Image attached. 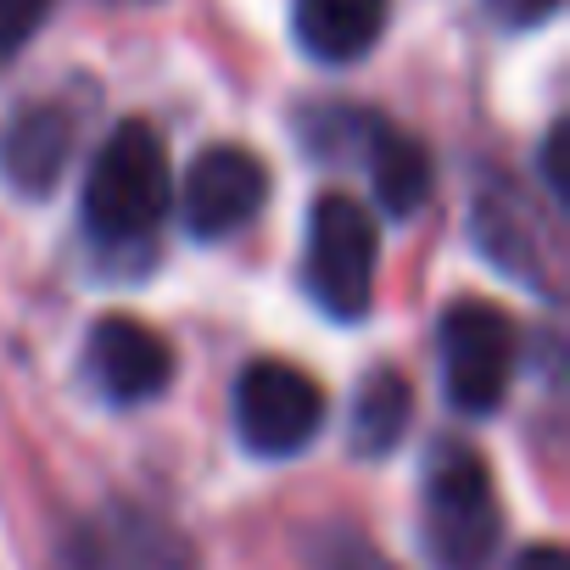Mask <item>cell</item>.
Instances as JSON below:
<instances>
[{
  "label": "cell",
  "mask_w": 570,
  "mask_h": 570,
  "mask_svg": "<svg viewBox=\"0 0 570 570\" xmlns=\"http://www.w3.org/2000/svg\"><path fill=\"white\" fill-rule=\"evenodd\" d=\"M168 151L146 118H124L85 174V229L101 246H135L168 218Z\"/></svg>",
  "instance_id": "6da1fadb"
},
{
  "label": "cell",
  "mask_w": 570,
  "mask_h": 570,
  "mask_svg": "<svg viewBox=\"0 0 570 570\" xmlns=\"http://www.w3.org/2000/svg\"><path fill=\"white\" fill-rule=\"evenodd\" d=\"M498 492L475 448L436 442L420 481V537L436 570H487L498 553Z\"/></svg>",
  "instance_id": "7a4b0ae2"
},
{
  "label": "cell",
  "mask_w": 570,
  "mask_h": 570,
  "mask_svg": "<svg viewBox=\"0 0 570 570\" xmlns=\"http://www.w3.org/2000/svg\"><path fill=\"white\" fill-rule=\"evenodd\" d=\"M375 268H381V235L375 218L353 196H320L308 213V246H303V279L308 297L331 320H364L375 303Z\"/></svg>",
  "instance_id": "3957f363"
},
{
  "label": "cell",
  "mask_w": 570,
  "mask_h": 570,
  "mask_svg": "<svg viewBox=\"0 0 570 570\" xmlns=\"http://www.w3.org/2000/svg\"><path fill=\"white\" fill-rule=\"evenodd\" d=\"M436 347H442V386L448 403L459 414H492L514 381V358H520V331L503 308L492 303H453L436 325Z\"/></svg>",
  "instance_id": "277c9868"
},
{
  "label": "cell",
  "mask_w": 570,
  "mask_h": 570,
  "mask_svg": "<svg viewBox=\"0 0 570 570\" xmlns=\"http://www.w3.org/2000/svg\"><path fill=\"white\" fill-rule=\"evenodd\" d=\"M325 425V392L308 370L285 358H257L235 381V431L257 459H292Z\"/></svg>",
  "instance_id": "5b68a950"
},
{
  "label": "cell",
  "mask_w": 570,
  "mask_h": 570,
  "mask_svg": "<svg viewBox=\"0 0 570 570\" xmlns=\"http://www.w3.org/2000/svg\"><path fill=\"white\" fill-rule=\"evenodd\" d=\"M179 202H185V229L196 240H224V235L246 229L263 213V202H268V163L257 151L235 146V140L207 146L190 163Z\"/></svg>",
  "instance_id": "8992f818"
},
{
  "label": "cell",
  "mask_w": 570,
  "mask_h": 570,
  "mask_svg": "<svg viewBox=\"0 0 570 570\" xmlns=\"http://www.w3.org/2000/svg\"><path fill=\"white\" fill-rule=\"evenodd\" d=\"M85 370L112 403H151L174 381V347L135 314H107L90 325Z\"/></svg>",
  "instance_id": "52a82bcc"
},
{
  "label": "cell",
  "mask_w": 570,
  "mask_h": 570,
  "mask_svg": "<svg viewBox=\"0 0 570 570\" xmlns=\"http://www.w3.org/2000/svg\"><path fill=\"white\" fill-rule=\"evenodd\" d=\"M475 240L487 246V257H492L503 274H514L520 285H531V292H542V297H559V279H553V268H548L553 246H548V235L537 229L531 207H525L509 185H487V190L475 196Z\"/></svg>",
  "instance_id": "ba28073f"
},
{
  "label": "cell",
  "mask_w": 570,
  "mask_h": 570,
  "mask_svg": "<svg viewBox=\"0 0 570 570\" xmlns=\"http://www.w3.org/2000/svg\"><path fill=\"white\" fill-rule=\"evenodd\" d=\"M386 12L392 0H292V35L303 57L347 68L375 51V40L386 35Z\"/></svg>",
  "instance_id": "9c48e42d"
},
{
  "label": "cell",
  "mask_w": 570,
  "mask_h": 570,
  "mask_svg": "<svg viewBox=\"0 0 570 570\" xmlns=\"http://www.w3.org/2000/svg\"><path fill=\"white\" fill-rule=\"evenodd\" d=\"M68 570H190V559L174 531L124 509L112 520H90L73 531Z\"/></svg>",
  "instance_id": "30bf717a"
},
{
  "label": "cell",
  "mask_w": 570,
  "mask_h": 570,
  "mask_svg": "<svg viewBox=\"0 0 570 570\" xmlns=\"http://www.w3.org/2000/svg\"><path fill=\"white\" fill-rule=\"evenodd\" d=\"M73 157V118L62 107H29L0 135V179L18 196H51Z\"/></svg>",
  "instance_id": "8fae6325"
},
{
  "label": "cell",
  "mask_w": 570,
  "mask_h": 570,
  "mask_svg": "<svg viewBox=\"0 0 570 570\" xmlns=\"http://www.w3.org/2000/svg\"><path fill=\"white\" fill-rule=\"evenodd\" d=\"M364 163H370V185H375L381 213L414 218L425 207V196H431V151L414 135L370 118V129H364Z\"/></svg>",
  "instance_id": "7c38bea8"
},
{
  "label": "cell",
  "mask_w": 570,
  "mask_h": 570,
  "mask_svg": "<svg viewBox=\"0 0 570 570\" xmlns=\"http://www.w3.org/2000/svg\"><path fill=\"white\" fill-rule=\"evenodd\" d=\"M409 420H414V386L403 370L381 364L358 381L353 392V448L364 459H386L403 436H409Z\"/></svg>",
  "instance_id": "4fadbf2b"
},
{
  "label": "cell",
  "mask_w": 570,
  "mask_h": 570,
  "mask_svg": "<svg viewBox=\"0 0 570 570\" xmlns=\"http://www.w3.org/2000/svg\"><path fill=\"white\" fill-rule=\"evenodd\" d=\"M314 570H392V559H386L370 537L336 525V531H325V537L314 542Z\"/></svg>",
  "instance_id": "5bb4252c"
},
{
  "label": "cell",
  "mask_w": 570,
  "mask_h": 570,
  "mask_svg": "<svg viewBox=\"0 0 570 570\" xmlns=\"http://www.w3.org/2000/svg\"><path fill=\"white\" fill-rule=\"evenodd\" d=\"M51 18V0H0V68H7Z\"/></svg>",
  "instance_id": "9a60e30c"
},
{
  "label": "cell",
  "mask_w": 570,
  "mask_h": 570,
  "mask_svg": "<svg viewBox=\"0 0 570 570\" xmlns=\"http://www.w3.org/2000/svg\"><path fill=\"white\" fill-rule=\"evenodd\" d=\"M564 140H570V124H553V129L542 135V179H548V190H553V202H559V207L570 202V174H564Z\"/></svg>",
  "instance_id": "2e32d148"
},
{
  "label": "cell",
  "mask_w": 570,
  "mask_h": 570,
  "mask_svg": "<svg viewBox=\"0 0 570 570\" xmlns=\"http://www.w3.org/2000/svg\"><path fill=\"white\" fill-rule=\"evenodd\" d=\"M487 7H492V18L509 23V29H537V23H548V18L559 12V0H487Z\"/></svg>",
  "instance_id": "e0dca14e"
},
{
  "label": "cell",
  "mask_w": 570,
  "mask_h": 570,
  "mask_svg": "<svg viewBox=\"0 0 570 570\" xmlns=\"http://www.w3.org/2000/svg\"><path fill=\"white\" fill-rule=\"evenodd\" d=\"M514 570H570V559H564L559 542H537V548H525V553L514 559Z\"/></svg>",
  "instance_id": "ac0fdd59"
}]
</instances>
